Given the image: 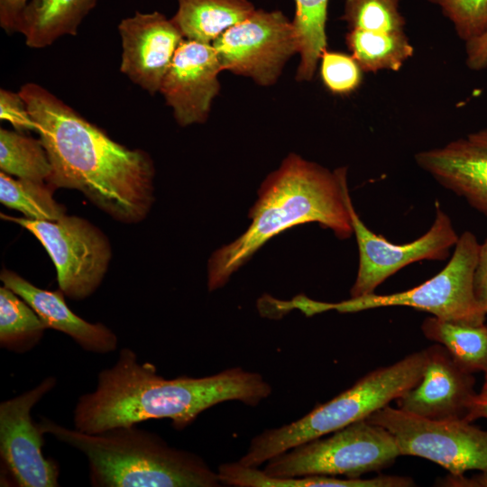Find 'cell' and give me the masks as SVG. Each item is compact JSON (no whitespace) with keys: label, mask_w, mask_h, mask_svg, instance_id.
I'll use <instances>...</instances> for the list:
<instances>
[{"label":"cell","mask_w":487,"mask_h":487,"mask_svg":"<svg viewBox=\"0 0 487 487\" xmlns=\"http://www.w3.org/2000/svg\"><path fill=\"white\" fill-rule=\"evenodd\" d=\"M19 93L51 164L48 184L81 191L122 223L147 216L154 201L155 169L146 152L115 142L38 84L26 83Z\"/></svg>","instance_id":"1"},{"label":"cell","mask_w":487,"mask_h":487,"mask_svg":"<svg viewBox=\"0 0 487 487\" xmlns=\"http://www.w3.org/2000/svg\"><path fill=\"white\" fill-rule=\"evenodd\" d=\"M272 391L262 375L241 367L218 373L166 379L135 352L120 350L114 365L97 375L96 386L81 395L73 411L74 428L88 434L168 418L182 430L206 409L228 400L257 406Z\"/></svg>","instance_id":"2"},{"label":"cell","mask_w":487,"mask_h":487,"mask_svg":"<svg viewBox=\"0 0 487 487\" xmlns=\"http://www.w3.org/2000/svg\"><path fill=\"white\" fill-rule=\"evenodd\" d=\"M347 168L333 171L289 153L257 191L247 229L216 249L207 262V289L223 288L269 240L293 226L318 223L341 240L354 234L345 198Z\"/></svg>","instance_id":"3"},{"label":"cell","mask_w":487,"mask_h":487,"mask_svg":"<svg viewBox=\"0 0 487 487\" xmlns=\"http://www.w3.org/2000/svg\"><path fill=\"white\" fill-rule=\"evenodd\" d=\"M39 426L87 458L94 487H219L214 471L198 455L170 446L136 425L88 434L42 418Z\"/></svg>","instance_id":"4"},{"label":"cell","mask_w":487,"mask_h":487,"mask_svg":"<svg viewBox=\"0 0 487 487\" xmlns=\"http://www.w3.org/2000/svg\"><path fill=\"white\" fill-rule=\"evenodd\" d=\"M426 363L427 350L423 349L368 372L298 420L256 435L238 462L259 467L296 446L366 419L416 386L423 376Z\"/></svg>","instance_id":"5"},{"label":"cell","mask_w":487,"mask_h":487,"mask_svg":"<svg viewBox=\"0 0 487 487\" xmlns=\"http://www.w3.org/2000/svg\"><path fill=\"white\" fill-rule=\"evenodd\" d=\"M479 247L477 237L470 231L464 232L446 266L431 279L408 290L387 295L372 293L335 303L313 300L301 294L284 301V307L287 311L296 308L311 317L328 310L354 313L403 306L428 312L449 322L479 326L484 323L487 315L473 290Z\"/></svg>","instance_id":"6"},{"label":"cell","mask_w":487,"mask_h":487,"mask_svg":"<svg viewBox=\"0 0 487 487\" xmlns=\"http://www.w3.org/2000/svg\"><path fill=\"white\" fill-rule=\"evenodd\" d=\"M400 455L391 434L366 418L327 437L302 443L271 458L262 472L276 478L308 475L360 478L364 473L389 467Z\"/></svg>","instance_id":"7"},{"label":"cell","mask_w":487,"mask_h":487,"mask_svg":"<svg viewBox=\"0 0 487 487\" xmlns=\"http://www.w3.org/2000/svg\"><path fill=\"white\" fill-rule=\"evenodd\" d=\"M367 419L391 434L400 455L427 459L452 475L487 470V430L465 418L430 419L388 405Z\"/></svg>","instance_id":"8"},{"label":"cell","mask_w":487,"mask_h":487,"mask_svg":"<svg viewBox=\"0 0 487 487\" xmlns=\"http://www.w3.org/2000/svg\"><path fill=\"white\" fill-rule=\"evenodd\" d=\"M5 218L28 230L43 245L56 267L59 287L65 296L83 299L99 287L112 252L108 239L94 225L67 215L55 221Z\"/></svg>","instance_id":"9"},{"label":"cell","mask_w":487,"mask_h":487,"mask_svg":"<svg viewBox=\"0 0 487 487\" xmlns=\"http://www.w3.org/2000/svg\"><path fill=\"white\" fill-rule=\"evenodd\" d=\"M345 198L359 253L357 275L350 298L374 293L385 280L413 262L446 260L458 241L459 235L438 201L435 220L427 232L412 242L399 244L376 234L364 225L354 207L348 187Z\"/></svg>","instance_id":"10"},{"label":"cell","mask_w":487,"mask_h":487,"mask_svg":"<svg viewBox=\"0 0 487 487\" xmlns=\"http://www.w3.org/2000/svg\"><path fill=\"white\" fill-rule=\"evenodd\" d=\"M222 70L274 84L289 58L298 53L295 29L280 11L255 10L213 43Z\"/></svg>","instance_id":"11"},{"label":"cell","mask_w":487,"mask_h":487,"mask_svg":"<svg viewBox=\"0 0 487 487\" xmlns=\"http://www.w3.org/2000/svg\"><path fill=\"white\" fill-rule=\"evenodd\" d=\"M49 376L34 388L0 403V457L5 472L19 487H56L59 464L44 456L43 433L32 408L56 385Z\"/></svg>","instance_id":"12"},{"label":"cell","mask_w":487,"mask_h":487,"mask_svg":"<svg viewBox=\"0 0 487 487\" xmlns=\"http://www.w3.org/2000/svg\"><path fill=\"white\" fill-rule=\"evenodd\" d=\"M222 71L212 44L184 40L176 51L160 91L180 126L207 120L220 90Z\"/></svg>","instance_id":"13"},{"label":"cell","mask_w":487,"mask_h":487,"mask_svg":"<svg viewBox=\"0 0 487 487\" xmlns=\"http://www.w3.org/2000/svg\"><path fill=\"white\" fill-rule=\"evenodd\" d=\"M120 70L151 95L160 91L174 54L185 40L171 19L160 12L141 13L118 24Z\"/></svg>","instance_id":"14"},{"label":"cell","mask_w":487,"mask_h":487,"mask_svg":"<svg viewBox=\"0 0 487 487\" xmlns=\"http://www.w3.org/2000/svg\"><path fill=\"white\" fill-rule=\"evenodd\" d=\"M426 350L423 376L395 400L397 408L430 419L465 418L477 394L473 373L462 369L440 344Z\"/></svg>","instance_id":"15"},{"label":"cell","mask_w":487,"mask_h":487,"mask_svg":"<svg viewBox=\"0 0 487 487\" xmlns=\"http://www.w3.org/2000/svg\"><path fill=\"white\" fill-rule=\"evenodd\" d=\"M417 165L487 216V146L466 138L418 152Z\"/></svg>","instance_id":"16"},{"label":"cell","mask_w":487,"mask_h":487,"mask_svg":"<svg viewBox=\"0 0 487 487\" xmlns=\"http://www.w3.org/2000/svg\"><path fill=\"white\" fill-rule=\"evenodd\" d=\"M0 279L4 286L24 299L38 314L47 328H52L71 337L82 349L106 354L117 348L116 335L102 323H89L74 314L59 289H40L17 273L3 270Z\"/></svg>","instance_id":"17"},{"label":"cell","mask_w":487,"mask_h":487,"mask_svg":"<svg viewBox=\"0 0 487 487\" xmlns=\"http://www.w3.org/2000/svg\"><path fill=\"white\" fill-rule=\"evenodd\" d=\"M97 0H30L18 32L27 46L41 49L64 35H76L78 28Z\"/></svg>","instance_id":"18"},{"label":"cell","mask_w":487,"mask_h":487,"mask_svg":"<svg viewBox=\"0 0 487 487\" xmlns=\"http://www.w3.org/2000/svg\"><path fill=\"white\" fill-rule=\"evenodd\" d=\"M254 11L248 0H178L171 20L185 40L211 44Z\"/></svg>","instance_id":"19"},{"label":"cell","mask_w":487,"mask_h":487,"mask_svg":"<svg viewBox=\"0 0 487 487\" xmlns=\"http://www.w3.org/2000/svg\"><path fill=\"white\" fill-rule=\"evenodd\" d=\"M421 330L426 338L443 345L464 371H487V324L464 325L432 316L423 320Z\"/></svg>","instance_id":"20"},{"label":"cell","mask_w":487,"mask_h":487,"mask_svg":"<svg viewBox=\"0 0 487 487\" xmlns=\"http://www.w3.org/2000/svg\"><path fill=\"white\" fill-rule=\"evenodd\" d=\"M345 42L363 71H398L414 53L405 32L349 30Z\"/></svg>","instance_id":"21"},{"label":"cell","mask_w":487,"mask_h":487,"mask_svg":"<svg viewBox=\"0 0 487 487\" xmlns=\"http://www.w3.org/2000/svg\"><path fill=\"white\" fill-rule=\"evenodd\" d=\"M294 1L296 13L292 24L299 55L296 78L299 81H309L327 46L326 23L329 0Z\"/></svg>","instance_id":"22"},{"label":"cell","mask_w":487,"mask_h":487,"mask_svg":"<svg viewBox=\"0 0 487 487\" xmlns=\"http://www.w3.org/2000/svg\"><path fill=\"white\" fill-rule=\"evenodd\" d=\"M38 314L20 296L5 286L0 288V345L24 354L41 341L46 329Z\"/></svg>","instance_id":"23"},{"label":"cell","mask_w":487,"mask_h":487,"mask_svg":"<svg viewBox=\"0 0 487 487\" xmlns=\"http://www.w3.org/2000/svg\"><path fill=\"white\" fill-rule=\"evenodd\" d=\"M0 169L7 175L48 181L52 168L41 140L22 132L0 129Z\"/></svg>","instance_id":"24"},{"label":"cell","mask_w":487,"mask_h":487,"mask_svg":"<svg viewBox=\"0 0 487 487\" xmlns=\"http://www.w3.org/2000/svg\"><path fill=\"white\" fill-rule=\"evenodd\" d=\"M53 187L43 181L14 179L1 171L0 201L8 208L32 220L55 221L65 216V207L52 197Z\"/></svg>","instance_id":"25"},{"label":"cell","mask_w":487,"mask_h":487,"mask_svg":"<svg viewBox=\"0 0 487 487\" xmlns=\"http://www.w3.org/2000/svg\"><path fill=\"white\" fill-rule=\"evenodd\" d=\"M223 485L235 487H358L354 478L326 475H308L294 478L268 476L258 467L245 466L237 462L221 464L217 469Z\"/></svg>","instance_id":"26"},{"label":"cell","mask_w":487,"mask_h":487,"mask_svg":"<svg viewBox=\"0 0 487 487\" xmlns=\"http://www.w3.org/2000/svg\"><path fill=\"white\" fill-rule=\"evenodd\" d=\"M342 19L350 30L405 32L399 0H345Z\"/></svg>","instance_id":"27"},{"label":"cell","mask_w":487,"mask_h":487,"mask_svg":"<svg viewBox=\"0 0 487 487\" xmlns=\"http://www.w3.org/2000/svg\"><path fill=\"white\" fill-rule=\"evenodd\" d=\"M437 5L464 42L487 31V0H427Z\"/></svg>","instance_id":"28"},{"label":"cell","mask_w":487,"mask_h":487,"mask_svg":"<svg viewBox=\"0 0 487 487\" xmlns=\"http://www.w3.org/2000/svg\"><path fill=\"white\" fill-rule=\"evenodd\" d=\"M320 60L322 81L332 93L350 94L361 85L363 70L352 55L326 50Z\"/></svg>","instance_id":"29"},{"label":"cell","mask_w":487,"mask_h":487,"mask_svg":"<svg viewBox=\"0 0 487 487\" xmlns=\"http://www.w3.org/2000/svg\"><path fill=\"white\" fill-rule=\"evenodd\" d=\"M0 118L9 122L18 132H36V124L19 92L0 90Z\"/></svg>","instance_id":"30"},{"label":"cell","mask_w":487,"mask_h":487,"mask_svg":"<svg viewBox=\"0 0 487 487\" xmlns=\"http://www.w3.org/2000/svg\"><path fill=\"white\" fill-rule=\"evenodd\" d=\"M473 290L478 303L487 314V238L480 244L473 276Z\"/></svg>","instance_id":"31"},{"label":"cell","mask_w":487,"mask_h":487,"mask_svg":"<svg viewBox=\"0 0 487 487\" xmlns=\"http://www.w3.org/2000/svg\"><path fill=\"white\" fill-rule=\"evenodd\" d=\"M465 43V64L471 70L487 68V31Z\"/></svg>","instance_id":"32"},{"label":"cell","mask_w":487,"mask_h":487,"mask_svg":"<svg viewBox=\"0 0 487 487\" xmlns=\"http://www.w3.org/2000/svg\"><path fill=\"white\" fill-rule=\"evenodd\" d=\"M28 0H0V25L7 33L18 32Z\"/></svg>","instance_id":"33"},{"label":"cell","mask_w":487,"mask_h":487,"mask_svg":"<svg viewBox=\"0 0 487 487\" xmlns=\"http://www.w3.org/2000/svg\"><path fill=\"white\" fill-rule=\"evenodd\" d=\"M436 486L446 487H487V470L472 477L448 474L440 478L436 482Z\"/></svg>","instance_id":"34"},{"label":"cell","mask_w":487,"mask_h":487,"mask_svg":"<svg viewBox=\"0 0 487 487\" xmlns=\"http://www.w3.org/2000/svg\"><path fill=\"white\" fill-rule=\"evenodd\" d=\"M481 418H487V395L477 393L469 407L465 419L472 422Z\"/></svg>","instance_id":"35"},{"label":"cell","mask_w":487,"mask_h":487,"mask_svg":"<svg viewBox=\"0 0 487 487\" xmlns=\"http://www.w3.org/2000/svg\"><path fill=\"white\" fill-rule=\"evenodd\" d=\"M467 138L475 143L487 146V127L469 133Z\"/></svg>","instance_id":"36"},{"label":"cell","mask_w":487,"mask_h":487,"mask_svg":"<svg viewBox=\"0 0 487 487\" xmlns=\"http://www.w3.org/2000/svg\"><path fill=\"white\" fill-rule=\"evenodd\" d=\"M484 381L480 394L487 395V371L484 372Z\"/></svg>","instance_id":"37"}]
</instances>
